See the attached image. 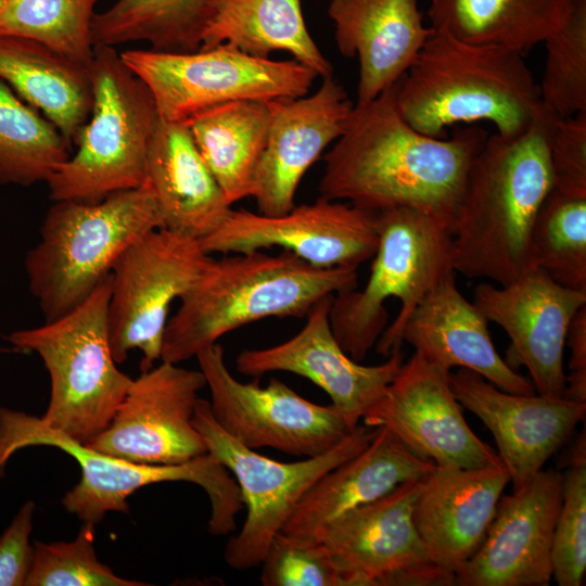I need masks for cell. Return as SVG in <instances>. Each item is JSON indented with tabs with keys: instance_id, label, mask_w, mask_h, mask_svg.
Segmentation results:
<instances>
[{
	"instance_id": "41",
	"label": "cell",
	"mask_w": 586,
	"mask_h": 586,
	"mask_svg": "<svg viewBox=\"0 0 586 586\" xmlns=\"http://www.w3.org/2000/svg\"><path fill=\"white\" fill-rule=\"evenodd\" d=\"M36 505L27 500L0 535V586H24L34 555L30 534Z\"/></svg>"
},
{
	"instance_id": "39",
	"label": "cell",
	"mask_w": 586,
	"mask_h": 586,
	"mask_svg": "<svg viewBox=\"0 0 586 586\" xmlns=\"http://www.w3.org/2000/svg\"><path fill=\"white\" fill-rule=\"evenodd\" d=\"M264 586H345L342 573L321 543H305L279 533L262 563Z\"/></svg>"
},
{
	"instance_id": "32",
	"label": "cell",
	"mask_w": 586,
	"mask_h": 586,
	"mask_svg": "<svg viewBox=\"0 0 586 586\" xmlns=\"http://www.w3.org/2000/svg\"><path fill=\"white\" fill-rule=\"evenodd\" d=\"M209 14V0H116L94 13L92 44L146 41L156 51L194 52L201 48Z\"/></svg>"
},
{
	"instance_id": "25",
	"label": "cell",
	"mask_w": 586,
	"mask_h": 586,
	"mask_svg": "<svg viewBox=\"0 0 586 586\" xmlns=\"http://www.w3.org/2000/svg\"><path fill=\"white\" fill-rule=\"evenodd\" d=\"M434 467L390 430L378 426L360 453L314 483L281 533L301 542L320 543L324 530L337 518L381 498L404 482L425 476Z\"/></svg>"
},
{
	"instance_id": "5",
	"label": "cell",
	"mask_w": 586,
	"mask_h": 586,
	"mask_svg": "<svg viewBox=\"0 0 586 586\" xmlns=\"http://www.w3.org/2000/svg\"><path fill=\"white\" fill-rule=\"evenodd\" d=\"M375 214L378 245L368 281L361 291L336 293L329 311L337 343L356 361L373 346L385 357L402 348L410 314L455 271L451 232L434 217L410 207Z\"/></svg>"
},
{
	"instance_id": "22",
	"label": "cell",
	"mask_w": 586,
	"mask_h": 586,
	"mask_svg": "<svg viewBox=\"0 0 586 586\" xmlns=\"http://www.w3.org/2000/svg\"><path fill=\"white\" fill-rule=\"evenodd\" d=\"M270 123L251 198L259 213L281 215L295 206L297 187L324 149L344 131L354 107L333 76L310 95L267 100Z\"/></svg>"
},
{
	"instance_id": "13",
	"label": "cell",
	"mask_w": 586,
	"mask_h": 586,
	"mask_svg": "<svg viewBox=\"0 0 586 586\" xmlns=\"http://www.w3.org/2000/svg\"><path fill=\"white\" fill-rule=\"evenodd\" d=\"M211 393L214 420L251 449L269 447L296 457H315L337 444L351 429L332 404L318 405L278 379L262 386L241 382L228 369L216 343L195 356Z\"/></svg>"
},
{
	"instance_id": "28",
	"label": "cell",
	"mask_w": 586,
	"mask_h": 586,
	"mask_svg": "<svg viewBox=\"0 0 586 586\" xmlns=\"http://www.w3.org/2000/svg\"><path fill=\"white\" fill-rule=\"evenodd\" d=\"M0 80L76 144L93 102L89 65L33 39L0 35Z\"/></svg>"
},
{
	"instance_id": "15",
	"label": "cell",
	"mask_w": 586,
	"mask_h": 586,
	"mask_svg": "<svg viewBox=\"0 0 586 586\" xmlns=\"http://www.w3.org/2000/svg\"><path fill=\"white\" fill-rule=\"evenodd\" d=\"M199 241L207 254L280 247L317 268H358L375 253L377 214L323 198L281 215L231 208L222 224Z\"/></svg>"
},
{
	"instance_id": "6",
	"label": "cell",
	"mask_w": 586,
	"mask_h": 586,
	"mask_svg": "<svg viewBox=\"0 0 586 586\" xmlns=\"http://www.w3.org/2000/svg\"><path fill=\"white\" fill-rule=\"evenodd\" d=\"M157 228L163 219L145 183L97 202L54 201L25 258L28 285L46 321L80 304L133 242Z\"/></svg>"
},
{
	"instance_id": "33",
	"label": "cell",
	"mask_w": 586,
	"mask_h": 586,
	"mask_svg": "<svg viewBox=\"0 0 586 586\" xmlns=\"http://www.w3.org/2000/svg\"><path fill=\"white\" fill-rule=\"evenodd\" d=\"M69 143L0 80V186L47 181L68 156Z\"/></svg>"
},
{
	"instance_id": "16",
	"label": "cell",
	"mask_w": 586,
	"mask_h": 586,
	"mask_svg": "<svg viewBox=\"0 0 586 586\" xmlns=\"http://www.w3.org/2000/svg\"><path fill=\"white\" fill-rule=\"evenodd\" d=\"M201 370L161 361L132 380L111 422L88 445L128 461L168 466L207 454L193 424Z\"/></svg>"
},
{
	"instance_id": "10",
	"label": "cell",
	"mask_w": 586,
	"mask_h": 586,
	"mask_svg": "<svg viewBox=\"0 0 586 586\" xmlns=\"http://www.w3.org/2000/svg\"><path fill=\"white\" fill-rule=\"evenodd\" d=\"M193 424L207 451L234 477L246 507L238 534L226 544L224 559L234 570L260 565L300 500L324 473L360 453L372 440L375 428L358 424L326 453L294 462H280L251 449L226 433L214 420L209 402L198 399Z\"/></svg>"
},
{
	"instance_id": "35",
	"label": "cell",
	"mask_w": 586,
	"mask_h": 586,
	"mask_svg": "<svg viewBox=\"0 0 586 586\" xmlns=\"http://www.w3.org/2000/svg\"><path fill=\"white\" fill-rule=\"evenodd\" d=\"M99 0H2L0 35L41 42L90 65L91 21Z\"/></svg>"
},
{
	"instance_id": "37",
	"label": "cell",
	"mask_w": 586,
	"mask_h": 586,
	"mask_svg": "<svg viewBox=\"0 0 586 586\" xmlns=\"http://www.w3.org/2000/svg\"><path fill=\"white\" fill-rule=\"evenodd\" d=\"M552 539V577L559 586H579L586 570L585 430L570 453Z\"/></svg>"
},
{
	"instance_id": "2",
	"label": "cell",
	"mask_w": 586,
	"mask_h": 586,
	"mask_svg": "<svg viewBox=\"0 0 586 586\" xmlns=\"http://www.w3.org/2000/svg\"><path fill=\"white\" fill-rule=\"evenodd\" d=\"M558 117L542 105L514 137L488 135L467 174L451 228L453 267L505 285L531 268V233L552 189L549 139Z\"/></svg>"
},
{
	"instance_id": "18",
	"label": "cell",
	"mask_w": 586,
	"mask_h": 586,
	"mask_svg": "<svg viewBox=\"0 0 586 586\" xmlns=\"http://www.w3.org/2000/svg\"><path fill=\"white\" fill-rule=\"evenodd\" d=\"M473 303L508 334L509 356L527 369L536 393L563 397L566 335L586 292L564 288L534 267L505 285L479 284Z\"/></svg>"
},
{
	"instance_id": "20",
	"label": "cell",
	"mask_w": 586,
	"mask_h": 586,
	"mask_svg": "<svg viewBox=\"0 0 586 586\" xmlns=\"http://www.w3.org/2000/svg\"><path fill=\"white\" fill-rule=\"evenodd\" d=\"M334 295L317 302L307 314L303 329L291 339L265 348L243 349L237 370L250 377L290 372L304 377L323 390L344 416L351 429L383 395L404 364L402 348L378 365L354 360L337 343L329 311Z\"/></svg>"
},
{
	"instance_id": "26",
	"label": "cell",
	"mask_w": 586,
	"mask_h": 586,
	"mask_svg": "<svg viewBox=\"0 0 586 586\" xmlns=\"http://www.w3.org/2000/svg\"><path fill=\"white\" fill-rule=\"evenodd\" d=\"M328 16L345 58H358L357 103L377 98L398 81L433 33L418 0H331Z\"/></svg>"
},
{
	"instance_id": "30",
	"label": "cell",
	"mask_w": 586,
	"mask_h": 586,
	"mask_svg": "<svg viewBox=\"0 0 586 586\" xmlns=\"http://www.w3.org/2000/svg\"><path fill=\"white\" fill-rule=\"evenodd\" d=\"M269 123L267 100L221 103L200 111L183 122L231 206L252 195Z\"/></svg>"
},
{
	"instance_id": "8",
	"label": "cell",
	"mask_w": 586,
	"mask_h": 586,
	"mask_svg": "<svg viewBox=\"0 0 586 586\" xmlns=\"http://www.w3.org/2000/svg\"><path fill=\"white\" fill-rule=\"evenodd\" d=\"M110 294L111 273L65 315L5 336L16 348L37 353L49 372L43 421L81 444L105 430L133 380L117 368L112 353Z\"/></svg>"
},
{
	"instance_id": "36",
	"label": "cell",
	"mask_w": 586,
	"mask_h": 586,
	"mask_svg": "<svg viewBox=\"0 0 586 586\" xmlns=\"http://www.w3.org/2000/svg\"><path fill=\"white\" fill-rule=\"evenodd\" d=\"M540 103L559 118L586 111V0H572L562 26L545 41Z\"/></svg>"
},
{
	"instance_id": "3",
	"label": "cell",
	"mask_w": 586,
	"mask_h": 586,
	"mask_svg": "<svg viewBox=\"0 0 586 586\" xmlns=\"http://www.w3.org/2000/svg\"><path fill=\"white\" fill-rule=\"evenodd\" d=\"M357 278V268H317L286 251L213 258L167 321L161 361L180 364L262 319L304 318L321 298L355 289Z\"/></svg>"
},
{
	"instance_id": "24",
	"label": "cell",
	"mask_w": 586,
	"mask_h": 586,
	"mask_svg": "<svg viewBox=\"0 0 586 586\" xmlns=\"http://www.w3.org/2000/svg\"><path fill=\"white\" fill-rule=\"evenodd\" d=\"M455 273H447L410 314L402 341L446 370L468 369L502 391L536 394L532 382L500 357L487 319L458 290Z\"/></svg>"
},
{
	"instance_id": "14",
	"label": "cell",
	"mask_w": 586,
	"mask_h": 586,
	"mask_svg": "<svg viewBox=\"0 0 586 586\" xmlns=\"http://www.w3.org/2000/svg\"><path fill=\"white\" fill-rule=\"evenodd\" d=\"M424 476L333 521L320 543L345 586L455 585V573L436 564L413 523V505Z\"/></svg>"
},
{
	"instance_id": "40",
	"label": "cell",
	"mask_w": 586,
	"mask_h": 586,
	"mask_svg": "<svg viewBox=\"0 0 586 586\" xmlns=\"http://www.w3.org/2000/svg\"><path fill=\"white\" fill-rule=\"evenodd\" d=\"M552 188L586 196V111L557 118L549 139Z\"/></svg>"
},
{
	"instance_id": "38",
	"label": "cell",
	"mask_w": 586,
	"mask_h": 586,
	"mask_svg": "<svg viewBox=\"0 0 586 586\" xmlns=\"http://www.w3.org/2000/svg\"><path fill=\"white\" fill-rule=\"evenodd\" d=\"M94 524L84 522L72 542L34 543L26 586H145L102 563L94 550Z\"/></svg>"
},
{
	"instance_id": "23",
	"label": "cell",
	"mask_w": 586,
	"mask_h": 586,
	"mask_svg": "<svg viewBox=\"0 0 586 586\" xmlns=\"http://www.w3.org/2000/svg\"><path fill=\"white\" fill-rule=\"evenodd\" d=\"M510 476L501 462L475 469L435 466L413 505L429 556L456 573L483 543Z\"/></svg>"
},
{
	"instance_id": "27",
	"label": "cell",
	"mask_w": 586,
	"mask_h": 586,
	"mask_svg": "<svg viewBox=\"0 0 586 586\" xmlns=\"http://www.w3.org/2000/svg\"><path fill=\"white\" fill-rule=\"evenodd\" d=\"M144 183L153 193L163 228L198 240L215 231L231 211L183 123L158 118Z\"/></svg>"
},
{
	"instance_id": "12",
	"label": "cell",
	"mask_w": 586,
	"mask_h": 586,
	"mask_svg": "<svg viewBox=\"0 0 586 586\" xmlns=\"http://www.w3.org/2000/svg\"><path fill=\"white\" fill-rule=\"evenodd\" d=\"M213 258L190 235L154 229L133 242L111 271L107 329L117 364L142 354L141 372L161 360L170 304L199 281Z\"/></svg>"
},
{
	"instance_id": "29",
	"label": "cell",
	"mask_w": 586,
	"mask_h": 586,
	"mask_svg": "<svg viewBox=\"0 0 586 586\" xmlns=\"http://www.w3.org/2000/svg\"><path fill=\"white\" fill-rule=\"evenodd\" d=\"M211 14L200 49L228 42L258 58L285 51L321 78L333 67L311 38L301 0H209Z\"/></svg>"
},
{
	"instance_id": "1",
	"label": "cell",
	"mask_w": 586,
	"mask_h": 586,
	"mask_svg": "<svg viewBox=\"0 0 586 586\" xmlns=\"http://www.w3.org/2000/svg\"><path fill=\"white\" fill-rule=\"evenodd\" d=\"M400 79L354 105L324 155L320 198L347 200L373 213L415 208L451 232L467 174L488 133L474 125L456 127L449 138L417 131L398 110Z\"/></svg>"
},
{
	"instance_id": "34",
	"label": "cell",
	"mask_w": 586,
	"mask_h": 586,
	"mask_svg": "<svg viewBox=\"0 0 586 586\" xmlns=\"http://www.w3.org/2000/svg\"><path fill=\"white\" fill-rule=\"evenodd\" d=\"M531 253L555 282L586 292V196L551 189L532 228Z\"/></svg>"
},
{
	"instance_id": "11",
	"label": "cell",
	"mask_w": 586,
	"mask_h": 586,
	"mask_svg": "<svg viewBox=\"0 0 586 586\" xmlns=\"http://www.w3.org/2000/svg\"><path fill=\"white\" fill-rule=\"evenodd\" d=\"M120 58L151 91L160 118L171 123L230 101L303 97L318 77L296 60L253 56L228 42L186 53L127 50Z\"/></svg>"
},
{
	"instance_id": "19",
	"label": "cell",
	"mask_w": 586,
	"mask_h": 586,
	"mask_svg": "<svg viewBox=\"0 0 586 586\" xmlns=\"http://www.w3.org/2000/svg\"><path fill=\"white\" fill-rule=\"evenodd\" d=\"M562 480L555 470H540L511 495H501L483 543L456 571L455 585H548Z\"/></svg>"
},
{
	"instance_id": "7",
	"label": "cell",
	"mask_w": 586,
	"mask_h": 586,
	"mask_svg": "<svg viewBox=\"0 0 586 586\" xmlns=\"http://www.w3.org/2000/svg\"><path fill=\"white\" fill-rule=\"evenodd\" d=\"M33 446H50L68 454L80 467V481L62 498L63 507L80 521L98 524L107 512H128V497L137 489L163 482L200 486L211 502L208 531L227 535L237 528L243 507L229 470L207 453L180 464L155 466L128 461L81 444L50 428L41 417L0 408V479L11 457Z\"/></svg>"
},
{
	"instance_id": "42",
	"label": "cell",
	"mask_w": 586,
	"mask_h": 586,
	"mask_svg": "<svg viewBox=\"0 0 586 586\" xmlns=\"http://www.w3.org/2000/svg\"><path fill=\"white\" fill-rule=\"evenodd\" d=\"M569 374L563 397L586 403V305L574 316L566 335Z\"/></svg>"
},
{
	"instance_id": "31",
	"label": "cell",
	"mask_w": 586,
	"mask_h": 586,
	"mask_svg": "<svg viewBox=\"0 0 586 586\" xmlns=\"http://www.w3.org/2000/svg\"><path fill=\"white\" fill-rule=\"evenodd\" d=\"M572 0H431V27L525 56L565 22Z\"/></svg>"
},
{
	"instance_id": "21",
	"label": "cell",
	"mask_w": 586,
	"mask_h": 586,
	"mask_svg": "<svg viewBox=\"0 0 586 586\" xmlns=\"http://www.w3.org/2000/svg\"><path fill=\"white\" fill-rule=\"evenodd\" d=\"M450 385L460 405L491 431L513 489L543 470L586 415V403L506 392L463 368L450 372Z\"/></svg>"
},
{
	"instance_id": "17",
	"label": "cell",
	"mask_w": 586,
	"mask_h": 586,
	"mask_svg": "<svg viewBox=\"0 0 586 586\" xmlns=\"http://www.w3.org/2000/svg\"><path fill=\"white\" fill-rule=\"evenodd\" d=\"M361 420L369 428H386L435 466L475 469L501 462L464 420L450 371L418 352Z\"/></svg>"
},
{
	"instance_id": "9",
	"label": "cell",
	"mask_w": 586,
	"mask_h": 586,
	"mask_svg": "<svg viewBox=\"0 0 586 586\" xmlns=\"http://www.w3.org/2000/svg\"><path fill=\"white\" fill-rule=\"evenodd\" d=\"M89 69L91 118L79 132L77 152L46 181L52 201L97 202L145 180L149 145L160 118L151 91L114 47L94 46Z\"/></svg>"
},
{
	"instance_id": "4",
	"label": "cell",
	"mask_w": 586,
	"mask_h": 586,
	"mask_svg": "<svg viewBox=\"0 0 586 586\" xmlns=\"http://www.w3.org/2000/svg\"><path fill=\"white\" fill-rule=\"evenodd\" d=\"M397 105L412 128L434 138H445L448 127L481 120L496 126L499 136L514 137L542 111L538 85L523 55L438 29L402 77Z\"/></svg>"
}]
</instances>
